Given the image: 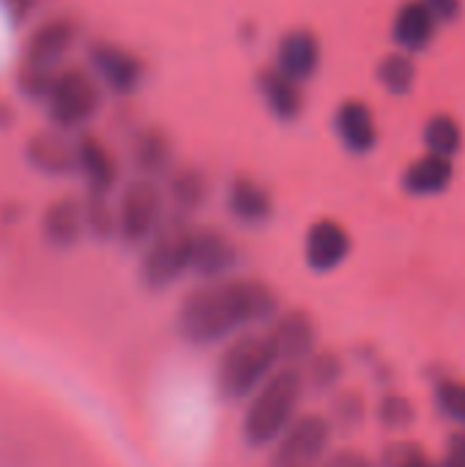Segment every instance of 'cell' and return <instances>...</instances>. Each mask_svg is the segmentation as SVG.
Here are the masks:
<instances>
[{
	"label": "cell",
	"instance_id": "6da1fadb",
	"mask_svg": "<svg viewBox=\"0 0 465 467\" xmlns=\"http://www.w3.org/2000/svg\"><path fill=\"white\" fill-rule=\"evenodd\" d=\"M280 317V296L252 276L203 282L178 304L175 328L186 345L211 348L230 342L252 326H271Z\"/></svg>",
	"mask_w": 465,
	"mask_h": 467
},
{
	"label": "cell",
	"instance_id": "7a4b0ae2",
	"mask_svg": "<svg viewBox=\"0 0 465 467\" xmlns=\"http://www.w3.org/2000/svg\"><path fill=\"white\" fill-rule=\"evenodd\" d=\"M307 391L304 369L280 367L249 400L241 416V438L249 449H271L299 419V402Z\"/></svg>",
	"mask_w": 465,
	"mask_h": 467
},
{
	"label": "cell",
	"instance_id": "3957f363",
	"mask_svg": "<svg viewBox=\"0 0 465 467\" xmlns=\"http://www.w3.org/2000/svg\"><path fill=\"white\" fill-rule=\"evenodd\" d=\"M277 369H280V356H277V348H274L269 331L266 334L244 331L225 345V350L217 361L214 386L225 402H244Z\"/></svg>",
	"mask_w": 465,
	"mask_h": 467
},
{
	"label": "cell",
	"instance_id": "277c9868",
	"mask_svg": "<svg viewBox=\"0 0 465 467\" xmlns=\"http://www.w3.org/2000/svg\"><path fill=\"white\" fill-rule=\"evenodd\" d=\"M104 88L85 63H66L55 74L49 96L44 101L47 120L52 129L66 134L88 131V126L104 109Z\"/></svg>",
	"mask_w": 465,
	"mask_h": 467
},
{
	"label": "cell",
	"instance_id": "5b68a950",
	"mask_svg": "<svg viewBox=\"0 0 465 467\" xmlns=\"http://www.w3.org/2000/svg\"><path fill=\"white\" fill-rule=\"evenodd\" d=\"M195 224L186 216L167 213L156 235L143 246L140 257V282L151 293H162L173 287L184 274L192 271V244Z\"/></svg>",
	"mask_w": 465,
	"mask_h": 467
},
{
	"label": "cell",
	"instance_id": "8992f818",
	"mask_svg": "<svg viewBox=\"0 0 465 467\" xmlns=\"http://www.w3.org/2000/svg\"><path fill=\"white\" fill-rule=\"evenodd\" d=\"M118 241H123L129 249L145 246L162 222L167 219V197L164 186L151 178H132L118 192Z\"/></svg>",
	"mask_w": 465,
	"mask_h": 467
},
{
	"label": "cell",
	"instance_id": "52a82bcc",
	"mask_svg": "<svg viewBox=\"0 0 465 467\" xmlns=\"http://www.w3.org/2000/svg\"><path fill=\"white\" fill-rule=\"evenodd\" d=\"M85 66L93 71V77L99 79L104 93H110L115 99H132L134 93L143 90V85L148 79L145 60L134 49L112 41V38L88 41L85 44Z\"/></svg>",
	"mask_w": 465,
	"mask_h": 467
},
{
	"label": "cell",
	"instance_id": "ba28073f",
	"mask_svg": "<svg viewBox=\"0 0 465 467\" xmlns=\"http://www.w3.org/2000/svg\"><path fill=\"white\" fill-rule=\"evenodd\" d=\"M334 427L321 413L299 416L271 446L269 467H321L329 457Z\"/></svg>",
	"mask_w": 465,
	"mask_h": 467
},
{
	"label": "cell",
	"instance_id": "9c48e42d",
	"mask_svg": "<svg viewBox=\"0 0 465 467\" xmlns=\"http://www.w3.org/2000/svg\"><path fill=\"white\" fill-rule=\"evenodd\" d=\"M79 41H82V22L74 14H52L27 33L19 60L38 68L60 71Z\"/></svg>",
	"mask_w": 465,
	"mask_h": 467
},
{
	"label": "cell",
	"instance_id": "30bf717a",
	"mask_svg": "<svg viewBox=\"0 0 465 467\" xmlns=\"http://www.w3.org/2000/svg\"><path fill=\"white\" fill-rule=\"evenodd\" d=\"M271 63L299 85H310L323 66V44L310 27H288L274 44Z\"/></svg>",
	"mask_w": 465,
	"mask_h": 467
},
{
	"label": "cell",
	"instance_id": "8fae6325",
	"mask_svg": "<svg viewBox=\"0 0 465 467\" xmlns=\"http://www.w3.org/2000/svg\"><path fill=\"white\" fill-rule=\"evenodd\" d=\"M332 134L351 156H370L381 142L378 115L365 99H343L332 115Z\"/></svg>",
	"mask_w": 465,
	"mask_h": 467
},
{
	"label": "cell",
	"instance_id": "7c38bea8",
	"mask_svg": "<svg viewBox=\"0 0 465 467\" xmlns=\"http://www.w3.org/2000/svg\"><path fill=\"white\" fill-rule=\"evenodd\" d=\"M129 161L140 178L164 181L175 167V142L167 129L156 123H140L129 134Z\"/></svg>",
	"mask_w": 465,
	"mask_h": 467
},
{
	"label": "cell",
	"instance_id": "4fadbf2b",
	"mask_svg": "<svg viewBox=\"0 0 465 467\" xmlns=\"http://www.w3.org/2000/svg\"><path fill=\"white\" fill-rule=\"evenodd\" d=\"M77 175L90 194H112L121 183V161L96 131L74 134Z\"/></svg>",
	"mask_w": 465,
	"mask_h": 467
},
{
	"label": "cell",
	"instance_id": "5bb4252c",
	"mask_svg": "<svg viewBox=\"0 0 465 467\" xmlns=\"http://www.w3.org/2000/svg\"><path fill=\"white\" fill-rule=\"evenodd\" d=\"M269 337L277 348L282 367H304L318 353V326L312 315L301 309L280 312V317L269 326Z\"/></svg>",
	"mask_w": 465,
	"mask_h": 467
},
{
	"label": "cell",
	"instance_id": "9a60e30c",
	"mask_svg": "<svg viewBox=\"0 0 465 467\" xmlns=\"http://www.w3.org/2000/svg\"><path fill=\"white\" fill-rule=\"evenodd\" d=\"M241 265L238 246L217 227H197L192 244V271L203 282H222L236 276Z\"/></svg>",
	"mask_w": 465,
	"mask_h": 467
},
{
	"label": "cell",
	"instance_id": "2e32d148",
	"mask_svg": "<svg viewBox=\"0 0 465 467\" xmlns=\"http://www.w3.org/2000/svg\"><path fill=\"white\" fill-rule=\"evenodd\" d=\"M255 93H258L263 109L280 123H296L307 109L304 85L285 77L274 63H266L255 74Z\"/></svg>",
	"mask_w": 465,
	"mask_h": 467
},
{
	"label": "cell",
	"instance_id": "e0dca14e",
	"mask_svg": "<svg viewBox=\"0 0 465 467\" xmlns=\"http://www.w3.org/2000/svg\"><path fill=\"white\" fill-rule=\"evenodd\" d=\"M354 252V238L337 219H318L304 235V263L315 274L337 271Z\"/></svg>",
	"mask_w": 465,
	"mask_h": 467
},
{
	"label": "cell",
	"instance_id": "ac0fdd59",
	"mask_svg": "<svg viewBox=\"0 0 465 467\" xmlns=\"http://www.w3.org/2000/svg\"><path fill=\"white\" fill-rule=\"evenodd\" d=\"M441 27L444 25L433 16L425 0H403L392 16L389 38L395 49H403L408 55H422L433 47Z\"/></svg>",
	"mask_w": 465,
	"mask_h": 467
},
{
	"label": "cell",
	"instance_id": "d6986e66",
	"mask_svg": "<svg viewBox=\"0 0 465 467\" xmlns=\"http://www.w3.org/2000/svg\"><path fill=\"white\" fill-rule=\"evenodd\" d=\"M25 161L47 175V178H66L77 175V150H74V137L58 129H44L27 137L25 142Z\"/></svg>",
	"mask_w": 465,
	"mask_h": 467
},
{
	"label": "cell",
	"instance_id": "ffe728a7",
	"mask_svg": "<svg viewBox=\"0 0 465 467\" xmlns=\"http://www.w3.org/2000/svg\"><path fill=\"white\" fill-rule=\"evenodd\" d=\"M225 208L241 227H263L274 216V197L266 183L241 172L225 189Z\"/></svg>",
	"mask_w": 465,
	"mask_h": 467
},
{
	"label": "cell",
	"instance_id": "44dd1931",
	"mask_svg": "<svg viewBox=\"0 0 465 467\" xmlns=\"http://www.w3.org/2000/svg\"><path fill=\"white\" fill-rule=\"evenodd\" d=\"M41 235L44 241L58 249L69 252L74 249L88 233H85V213H82V197L63 194L52 200L41 213Z\"/></svg>",
	"mask_w": 465,
	"mask_h": 467
},
{
	"label": "cell",
	"instance_id": "7402d4cb",
	"mask_svg": "<svg viewBox=\"0 0 465 467\" xmlns=\"http://www.w3.org/2000/svg\"><path fill=\"white\" fill-rule=\"evenodd\" d=\"M162 186H164L170 213H178V216H186V219L200 213L211 200V181L195 164H178L164 178Z\"/></svg>",
	"mask_w": 465,
	"mask_h": 467
},
{
	"label": "cell",
	"instance_id": "603a6c76",
	"mask_svg": "<svg viewBox=\"0 0 465 467\" xmlns=\"http://www.w3.org/2000/svg\"><path fill=\"white\" fill-rule=\"evenodd\" d=\"M455 181V159L422 153L403 170V189L411 197H439Z\"/></svg>",
	"mask_w": 465,
	"mask_h": 467
},
{
	"label": "cell",
	"instance_id": "cb8c5ba5",
	"mask_svg": "<svg viewBox=\"0 0 465 467\" xmlns=\"http://www.w3.org/2000/svg\"><path fill=\"white\" fill-rule=\"evenodd\" d=\"M375 79L378 85L389 93V96H411L419 79V63L417 55H408L403 49H389L386 55H381V60L375 63Z\"/></svg>",
	"mask_w": 465,
	"mask_h": 467
},
{
	"label": "cell",
	"instance_id": "d4e9b609",
	"mask_svg": "<svg viewBox=\"0 0 465 467\" xmlns=\"http://www.w3.org/2000/svg\"><path fill=\"white\" fill-rule=\"evenodd\" d=\"M463 126H460V120L452 112H433L425 120V126H422L425 153H436V156L455 159L463 150Z\"/></svg>",
	"mask_w": 465,
	"mask_h": 467
},
{
	"label": "cell",
	"instance_id": "484cf974",
	"mask_svg": "<svg viewBox=\"0 0 465 467\" xmlns=\"http://www.w3.org/2000/svg\"><path fill=\"white\" fill-rule=\"evenodd\" d=\"M82 213H85V233L93 241H112V238H118V208L110 200V194H90V192H85Z\"/></svg>",
	"mask_w": 465,
	"mask_h": 467
},
{
	"label": "cell",
	"instance_id": "4316f807",
	"mask_svg": "<svg viewBox=\"0 0 465 467\" xmlns=\"http://www.w3.org/2000/svg\"><path fill=\"white\" fill-rule=\"evenodd\" d=\"M345 375V361L334 350H318L307 364H304V378L307 386L318 394H332Z\"/></svg>",
	"mask_w": 465,
	"mask_h": 467
},
{
	"label": "cell",
	"instance_id": "83f0119b",
	"mask_svg": "<svg viewBox=\"0 0 465 467\" xmlns=\"http://www.w3.org/2000/svg\"><path fill=\"white\" fill-rule=\"evenodd\" d=\"M367 419V402L359 391H340L334 400H332V427L334 432H343V435H351V432H359L362 424Z\"/></svg>",
	"mask_w": 465,
	"mask_h": 467
},
{
	"label": "cell",
	"instance_id": "f1b7e54d",
	"mask_svg": "<svg viewBox=\"0 0 465 467\" xmlns=\"http://www.w3.org/2000/svg\"><path fill=\"white\" fill-rule=\"evenodd\" d=\"M375 416H378V421H381L384 430H389V432H406L417 421V408H414V402L406 394L389 391V394H384L378 400Z\"/></svg>",
	"mask_w": 465,
	"mask_h": 467
},
{
	"label": "cell",
	"instance_id": "f546056e",
	"mask_svg": "<svg viewBox=\"0 0 465 467\" xmlns=\"http://www.w3.org/2000/svg\"><path fill=\"white\" fill-rule=\"evenodd\" d=\"M55 74H58V71L38 68V66H30V63H22V60H19L16 74H14L16 93H19L25 101L44 104V101H47V96H49V88H52Z\"/></svg>",
	"mask_w": 465,
	"mask_h": 467
},
{
	"label": "cell",
	"instance_id": "4dcf8cb0",
	"mask_svg": "<svg viewBox=\"0 0 465 467\" xmlns=\"http://www.w3.org/2000/svg\"><path fill=\"white\" fill-rule=\"evenodd\" d=\"M433 400H436V408L439 413L458 424L460 430H465V383L463 380H455V378H441L436 380V389H433Z\"/></svg>",
	"mask_w": 465,
	"mask_h": 467
},
{
	"label": "cell",
	"instance_id": "1f68e13d",
	"mask_svg": "<svg viewBox=\"0 0 465 467\" xmlns=\"http://www.w3.org/2000/svg\"><path fill=\"white\" fill-rule=\"evenodd\" d=\"M378 467H439L419 443H411V441H397V443H389L384 451H381V460Z\"/></svg>",
	"mask_w": 465,
	"mask_h": 467
},
{
	"label": "cell",
	"instance_id": "d6a6232c",
	"mask_svg": "<svg viewBox=\"0 0 465 467\" xmlns=\"http://www.w3.org/2000/svg\"><path fill=\"white\" fill-rule=\"evenodd\" d=\"M321 467H378L365 451H356V449H340V451H332Z\"/></svg>",
	"mask_w": 465,
	"mask_h": 467
},
{
	"label": "cell",
	"instance_id": "836d02e7",
	"mask_svg": "<svg viewBox=\"0 0 465 467\" xmlns=\"http://www.w3.org/2000/svg\"><path fill=\"white\" fill-rule=\"evenodd\" d=\"M425 5L433 11V16L441 22V25H452L460 19L463 14V0H425Z\"/></svg>",
	"mask_w": 465,
	"mask_h": 467
},
{
	"label": "cell",
	"instance_id": "e575fe53",
	"mask_svg": "<svg viewBox=\"0 0 465 467\" xmlns=\"http://www.w3.org/2000/svg\"><path fill=\"white\" fill-rule=\"evenodd\" d=\"M439 467H465V430H458L449 435L447 449H444V460Z\"/></svg>",
	"mask_w": 465,
	"mask_h": 467
},
{
	"label": "cell",
	"instance_id": "d590c367",
	"mask_svg": "<svg viewBox=\"0 0 465 467\" xmlns=\"http://www.w3.org/2000/svg\"><path fill=\"white\" fill-rule=\"evenodd\" d=\"M44 0H0V5L5 8V14L11 16L14 25H22L27 22L38 8H41Z\"/></svg>",
	"mask_w": 465,
	"mask_h": 467
},
{
	"label": "cell",
	"instance_id": "8d00e7d4",
	"mask_svg": "<svg viewBox=\"0 0 465 467\" xmlns=\"http://www.w3.org/2000/svg\"><path fill=\"white\" fill-rule=\"evenodd\" d=\"M236 41L244 47H255L260 41V25L255 19H241L236 27Z\"/></svg>",
	"mask_w": 465,
	"mask_h": 467
},
{
	"label": "cell",
	"instance_id": "74e56055",
	"mask_svg": "<svg viewBox=\"0 0 465 467\" xmlns=\"http://www.w3.org/2000/svg\"><path fill=\"white\" fill-rule=\"evenodd\" d=\"M14 123H16V109L11 107V101H8V99H3V96H0V131L11 129Z\"/></svg>",
	"mask_w": 465,
	"mask_h": 467
}]
</instances>
